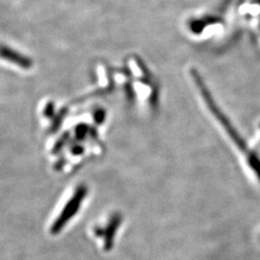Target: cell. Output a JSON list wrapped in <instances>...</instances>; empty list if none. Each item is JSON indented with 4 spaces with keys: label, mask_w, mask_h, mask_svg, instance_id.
<instances>
[{
    "label": "cell",
    "mask_w": 260,
    "mask_h": 260,
    "mask_svg": "<svg viewBox=\"0 0 260 260\" xmlns=\"http://www.w3.org/2000/svg\"><path fill=\"white\" fill-rule=\"evenodd\" d=\"M90 189L80 183L72 187L59 200L47 222V233L50 237H59L79 218L89 201Z\"/></svg>",
    "instance_id": "obj_1"
},
{
    "label": "cell",
    "mask_w": 260,
    "mask_h": 260,
    "mask_svg": "<svg viewBox=\"0 0 260 260\" xmlns=\"http://www.w3.org/2000/svg\"><path fill=\"white\" fill-rule=\"evenodd\" d=\"M121 223V214L112 211L103 216L101 215L90 224L88 235L95 248L102 253H108L114 249Z\"/></svg>",
    "instance_id": "obj_2"
},
{
    "label": "cell",
    "mask_w": 260,
    "mask_h": 260,
    "mask_svg": "<svg viewBox=\"0 0 260 260\" xmlns=\"http://www.w3.org/2000/svg\"><path fill=\"white\" fill-rule=\"evenodd\" d=\"M0 57L23 69H28L32 66V62L26 56H23L9 47H0Z\"/></svg>",
    "instance_id": "obj_3"
},
{
    "label": "cell",
    "mask_w": 260,
    "mask_h": 260,
    "mask_svg": "<svg viewBox=\"0 0 260 260\" xmlns=\"http://www.w3.org/2000/svg\"><path fill=\"white\" fill-rule=\"evenodd\" d=\"M257 130H255V134L254 137H256V148L257 149H260V123L257 125Z\"/></svg>",
    "instance_id": "obj_4"
}]
</instances>
